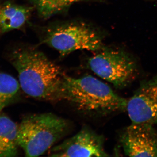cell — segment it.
Here are the masks:
<instances>
[{
	"label": "cell",
	"mask_w": 157,
	"mask_h": 157,
	"mask_svg": "<svg viewBox=\"0 0 157 157\" xmlns=\"http://www.w3.org/2000/svg\"><path fill=\"white\" fill-rule=\"evenodd\" d=\"M104 138L87 127L76 135L50 149L49 156H109L104 147Z\"/></svg>",
	"instance_id": "6"
},
{
	"label": "cell",
	"mask_w": 157,
	"mask_h": 157,
	"mask_svg": "<svg viewBox=\"0 0 157 157\" xmlns=\"http://www.w3.org/2000/svg\"><path fill=\"white\" fill-rule=\"evenodd\" d=\"M61 100L67 101L80 112L95 115L125 111L128 103L109 85L91 75L73 78L65 75Z\"/></svg>",
	"instance_id": "2"
},
{
	"label": "cell",
	"mask_w": 157,
	"mask_h": 157,
	"mask_svg": "<svg viewBox=\"0 0 157 157\" xmlns=\"http://www.w3.org/2000/svg\"><path fill=\"white\" fill-rule=\"evenodd\" d=\"M31 9L26 6L7 3L0 8V31L6 33L20 28L31 14Z\"/></svg>",
	"instance_id": "9"
},
{
	"label": "cell",
	"mask_w": 157,
	"mask_h": 157,
	"mask_svg": "<svg viewBox=\"0 0 157 157\" xmlns=\"http://www.w3.org/2000/svg\"><path fill=\"white\" fill-rule=\"evenodd\" d=\"M99 0H32L39 15L44 18H49L78 2Z\"/></svg>",
	"instance_id": "12"
},
{
	"label": "cell",
	"mask_w": 157,
	"mask_h": 157,
	"mask_svg": "<svg viewBox=\"0 0 157 157\" xmlns=\"http://www.w3.org/2000/svg\"><path fill=\"white\" fill-rule=\"evenodd\" d=\"M88 63L90 69L97 76L118 89L132 84L139 74L135 60L121 49L102 48Z\"/></svg>",
	"instance_id": "4"
},
{
	"label": "cell",
	"mask_w": 157,
	"mask_h": 157,
	"mask_svg": "<svg viewBox=\"0 0 157 157\" xmlns=\"http://www.w3.org/2000/svg\"><path fill=\"white\" fill-rule=\"evenodd\" d=\"M65 119L50 113L27 116L18 125L17 142L26 157L45 153L70 129Z\"/></svg>",
	"instance_id": "3"
},
{
	"label": "cell",
	"mask_w": 157,
	"mask_h": 157,
	"mask_svg": "<svg viewBox=\"0 0 157 157\" xmlns=\"http://www.w3.org/2000/svg\"><path fill=\"white\" fill-rule=\"evenodd\" d=\"M18 125L5 114L0 115V157H12L18 154Z\"/></svg>",
	"instance_id": "10"
},
{
	"label": "cell",
	"mask_w": 157,
	"mask_h": 157,
	"mask_svg": "<svg viewBox=\"0 0 157 157\" xmlns=\"http://www.w3.org/2000/svg\"><path fill=\"white\" fill-rule=\"evenodd\" d=\"M10 59L26 94L45 101H61L65 74L44 53L35 49L19 48L12 52Z\"/></svg>",
	"instance_id": "1"
},
{
	"label": "cell",
	"mask_w": 157,
	"mask_h": 157,
	"mask_svg": "<svg viewBox=\"0 0 157 157\" xmlns=\"http://www.w3.org/2000/svg\"><path fill=\"white\" fill-rule=\"evenodd\" d=\"M123 150L130 157H157V130L147 123H132L119 137Z\"/></svg>",
	"instance_id": "8"
},
{
	"label": "cell",
	"mask_w": 157,
	"mask_h": 157,
	"mask_svg": "<svg viewBox=\"0 0 157 157\" xmlns=\"http://www.w3.org/2000/svg\"><path fill=\"white\" fill-rule=\"evenodd\" d=\"M20 87L13 76L0 72V112L17 98Z\"/></svg>",
	"instance_id": "11"
},
{
	"label": "cell",
	"mask_w": 157,
	"mask_h": 157,
	"mask_svg": "<svg viewBox=\"0 0 157 157\" xmlns=\"http://www.w3.org/2000/svg\"><path fill=\"white\" fill-rule=\"evenodd\" d=\"M132 123L157 124V75L140 82L128 100L126 110Z\"/></svg>",
	"instance_id": "7"
},
{
	"label": "cell",
	"mask_w": 157,
	"mask_h": 157,
	"mask_svg": "<svg viewBox=\"0 0 157 157\" xmlns=\"http://www.w3.org/2000/svg\"><path fill=\"white\" fill-rule=\"evenodd\" d=\"M45 42L62 56L77 50L97 51L103 48L101 36L84 23H70L48 29Z\"/></svg>",
	"instance_id": "5"
}]
</instances>
